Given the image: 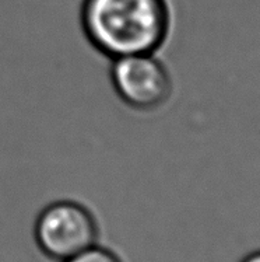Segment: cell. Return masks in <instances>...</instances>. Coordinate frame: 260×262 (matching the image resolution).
<instances>
[{
  "instance_id": "cell-1",
  "label": "cell",
  "mask_w": 260,
  "mask_h": 262,
  "mask_svg": "<svg viewBox=\"0 0 260 262\" xmlns=\"http://www.w3.org/2000/svg\"><path fill=\"white\" fill-rule=\"evenodd\" d=\"M87 41L106 58L157 54L171 31L168 0H83Z\"/></svg>"
},
{
  "instance_id": "cell-3",
  "label": "cell",
  "mask_w": 260,
  "mask_h": 262,
  "mask_svg": "<svg viewBox=\"0 0 260 262\" xmlns=\"http://www.w3.org/2000/svg\"><path fill=\"white\" fill-rule=\"evenodd\" d=\"M111 81L117 97L136 111H154L172 94V79L155 54H136L112 59Z\"/></svg>"
},
{
  "instance_id": "cell-5",
  "label": "cell",
  "mask_w": 260,
  "mask_h": 262,
  "mask_svg": "<svg viewBox=\"0 0 260 262\" xmlns=\"http://www.w3.org/2000/svg\"><path fill=\"white\" fill-rule=\"evenodd\" d=\"M241 262H260V250L259 251H255L249 254L248 257H245Z\"/></svg>"
},
{
  "instance_id": "cell-2",
  "label": "cell",
  "mask_w": 260,
  "mask_h": 262,
  "mask_svg": "<svg viewBox=\"0 0 260 262\" xmlns=\"http://www.w3.org/2000/svg\"><path fill=\"white\" fill-rule=\"evenodd\" d=\"M98 227L88 209L75 201H58L39 213L35 240L39 250L63 262L96 246Z\"/></svg>"
},
{
  "instance_id": "cell-4",
  "label": "cell",
  "mask_w": 260,
  "mask_h": 262,
  "mask_svg": "<svg viewBox=\"0 0 260 262\" xmlns=\"http://www.w3.org/2000/svg\"><path fill=\"white\" fill-rule=\"evenodd\" d=\"M63 262H122L116 254H113L106 248L92 246L75 257L69 258Z\"/></svg>"
}]
</instances>
